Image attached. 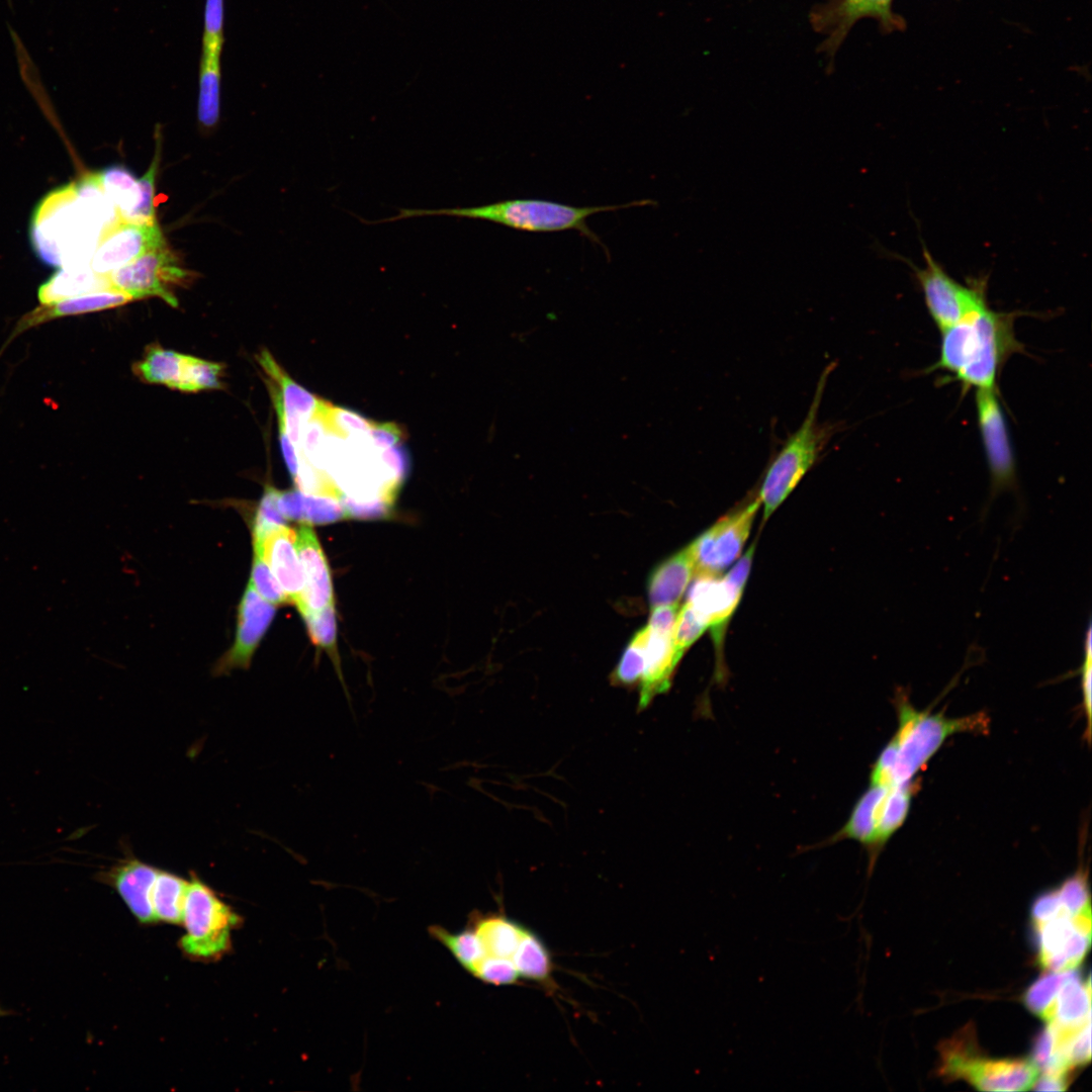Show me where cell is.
<instances>
[{"label": "cell", "instance_id": "obj_1", "mask_svg": "<svg viewBox=\"0 0 1092 1092\" xmlns=\"http://www.w3.org/2000/svg\"><path fill=\"white\" fill-rule=\"evenodd\" d=\"M1015 316L987 303L941 331L939 357L928 371L948 373L964 390L996 389L1003 364L1022 350L1013 329Z\"/></svg>", "mask_w": 1092, "mask_h": 1092}, {"label": "cell", "instance_id": "obj_2", "mask_svg": "<svg viewBox=\"0 0 1092 1092\" xmlns=\"http://www.w3.org/2000/svg\"><path fill=\"white\" fill-rule=\"evenodd\" d=\"M105 197L96 173L47 195L36 207L30 228L32 247L38 258L59 268L90 264L89 252L95 251L91 245L92 233Z\"/></svg>", "mask_w": 1092, "mask_h": 1092}, {"label": "cell", "instance_id": "obj_3", "mask_svg": "<svg viewBox=\"0 0 1092 1092\" xmlns=\"http://www.w3.org/2000/svg\"><path fill=\"white\" fill-rule=\"evenodd\" d=\"M895 705L898 728L873 766L871 785L897 786L910 782L950 736L986 733L989 728V719L983 712L949 718L943 713L917 710L903 690H898Z\"/></svg>", "mask_w": 1092, "mask_h": 1092}, {"label": "cell", "instance_id": "obj_4", "mask_svg": "<svg viewBox=\"0 0 1092 1092\" xmlns=\"http://www.w3.org/2000/svg\"><path fill=\"white\" fill-rule=\"evenodd\" d=\"M654 203V201L644 199L618 205L573 206L545 199L516 198L470 207L400 208L396 215L373 221L363 220V223L376 224L418 216L446 215L487 220L510 229L530 233L577 231L608 252L607 247L602 243L598 235L587 225L586 219L590 215L600 212L616 211L622 208Z\"/></svg>", "mask_w": 1092, "mask_h": 1092}, {"label": "cell", "instance_id": "obj_5", "mask_svg": "<svg viewBox=\"0 0 1092 1092\" xmlns=\"http://www.w3.org/2000/svg\"><path fill=\"white\" fill-rule=\"evenodd\" d=\"M833 367V364H829L821 373L801 426L786 439L768 464L758 492L763 521L771 516L813 467L839 429L837 424L818 420L823 393Z\"/></svg>", "mask_w": 1092, "mask_h": 1092}, {"label": "cell", "instance_id": "obj_6", "mask_svg": "<svg viewBox=\"0 0 1092 1092\" xmlns=\"http://www.w3.org/2000/svg\"><path fill=\"white\" fill-rule=\"evenodd\" d=\"M939 1076L964 1080L981 1091H1026L1038 1077L1031 1060L990 1059L977 1042L974 1027L965 1026L939 1046Z\"/></svg>", "mask_w": 1092, "mask_h": 1092}, {"label": "cell", "instance_id": "obj_7", "mask_svg": "<svg viewBox=\"0 0 1092 1092\" xmlns=\"http://www.w3.org/2000/svg\"><path fill=\"white\" fill-rule=\"evenodd\" d=\"M917 786L914 780L897 786L871 785L833 839L860 842L873 864L883 846L906 821Z\"/></svg>", "mask_w": 1092, "mask_h": 1092}, {"label": "cell", "instance_id": "obj_8", "mask_svg": "<svg viewBox=\"0 0 1092 1092\" xmlns=\"http://www.w3.org/2000/svg\"><path fill=\"white\" fill-rule=\"evenodd\" d=\"M180 947L198 960L217 959L231 947V932L241 918L196 877L188 882Z\"/></svg>", "mask_w": 1092, "mask_h": 1092}, {"label": "cell", "instance_id": "obj_9", "mask_svg": "<svg viewBox=\"0 0 1092 1092\" xmlns=\"http://www.w3.org/2000/svg\"><path fill=\"white\" fill-rule=\"evenodd\" d=\"M923 266L901 257L913 271L923 293L928 312L940 331L988 303L987 277L969 278L962 283L952 278L923 245Z\"/></svg>", "mask_w": 1092, "mask_h": 1092}, {"label": "cell", "instance_id": "obj_10", "mask_svg": "<svg viewBox=\"0 0 1092 1092\" xmlns=\"http://www.w3.org/2000/svg\"><path fill=\"white\" fill-rule=\"evenodd\" d=\"M759 507L758 494L750 496L689 545L695 576H719L739 557Z\"/></svg>", "mask_w": 1092, "mask_h": 1092}, {"label": "cell", "instance_id": "obj_11", "mask_svg": "<svg viewBox=\"0 0 1092 1092\" xmlns=\"http://www.w3.org/2000/svg\"><path fill=\"white\" fill-rule=\"evenodd\" d=\"M755 545L723 577L696 576L686 603L711 629L716 649L720 652L727 624L735 612L744 590L753 559Z\"/></svg>", "mask_w": 1092, "mask_h": 1092}, {"label": "cell", "instance_id": "obj_12", "mask_svg": "<svg viewBox=\"0 0 1092 1092\" xmlns=\"http://www.w3.org/2000/svg\"><path fill=\"white\" fill-rule=\"evenodd\" d=\"M190 276L164 245L149 250L105 277L110 289L122 291L132 299L157 296L177 307L178 299L172 287L185 283Z\"/></svg>", "mask_w": 1092, "mask_h": 1092}, {"label": "cell", "instance_id": "obj_13", "mask_svg": "<svg viewBox=\"0 0 1092 1092\" xmlns=\"http://www.w3.org/2000/svg\"><path fill=\"white\" fill-rule=\"evenodd\" d=\"M976 410L991 477V503L1001 491L1017 488L1015 459L997 389H977Z\"/></svg>", "mask_w": 1092, "mask_h": 1092}, {"label": "cell", "instance_id": "obj_14", "mask_svg": "<svg viewBox=\"0 0 1092 1092\" xmlns=\"http://www.w3.org/2000/svg\"><path fill=\"white\" fill-rule=\"evenodd\" d=\"M1038 964L1049 972L1075 970L1091 944V912L1063 913L1034 929Z\"/></svg>", "mask_w": 1092, "mask_h": 1092}, {"label": "cell", "instance_id": "obj_15", "mask_svg": "<svg viewBox=\"0 0 1092 1092\" xmlns=\"http://www.w3.org/2000/svg\"><path fill=\"white\" fill-rule=\"evenodd\" d=\"M164 245L157 221L134 222L114 216L100 234L90 266L97 274L106 276L149 250Z\"/></svg>", "mask_w": 1092, "mask_h": 1092}, {"label": "cell", "instance_id": "obj_16", "mask_svg": "<svg viewBox=\"0 0 1092 1092\" xmlns=\"http://www.w3.org/2000/svg\"><path fill=\"white\" fill-rule=\"evenodd\" d=\"M256 360L269 378L267 386L278 423L284 426L290 441L297 447L303 423L320 411L325 400L296 383L267 349L261 350Z\"/></svg>", "mask_w": 1092, "mask_h": 1092}, {"label": "cell", "instance_id": "obj_17", "mask_svg": "<svg viewBox=\"0 0 1092 1092\" xmlns=\"http://www.w3.org/2000/svg\"><path fill=\"white\" fill-rule=\"evenodd\" d=\"M275 606L256 593L248 584L238 613L235 643L215 665L216 675L226 674L236 668H248L252 656L275 616Z\"/></svg>", "mask_w": 1092, "mask_h": 1092}, {"label": "cell", "instance_id": "obj_18", "mask_svg": "<svg viewBox=\"0 0 1092 1092\" xmlns=\"http://www.w3.org/2000/svg\"><path fill=\"white\" fill-rule=\"evenodd\" d=\"M294 541L295 532L285 525L270 530L260 540H253V545L301 615L305 612L304 576Z\"/></svg>", "mask_w": 1092, "mask_h": 1092}, {"label": "cell", "instance_id": "obj_19", "mask_svg": "<svg viewBox=\"0 0 1092 1092\" xmlns=\"http://www.w3.org/2000/svg\"><path fill=\"white\" fill-rule=\"evenodd\" d=\"M892 1L835 0L817 9L813 15V23L818 29H825L830 33L824 50L833 54L852 24L861 17H876L888 30L903 27V20L891 10Z\"/></svg>", "mask_w": 1092, "mask_h": 1092}, {"label": "cell", "instance_id": "obj_20", "mask_svg": "<svg viewBox=\"0 0 1092 1092\" xmlns=\"http://www.w3.org/2000/svg\"><path fill=\"white\" fill-rule=\"evenodd\" d=\"M641 632L643 670L638 682L640 711L670 688L672 674L681 658L673 644V631H659L646 625Z\"/></svg>", "mask_w": 1092, "mask_h": 1092}, {"label": "cell", "instance_id": "obj_21", "mask_svg": "<svg viewBox=\"0 0 1092 1092\" xmlns=\"http://www.w3.org/2000/svg\"><path fill=\"white\" fill-rule=\"evenodd\" d=\"M159 870L136 858H125L99 872L96 880L110 886L141 923L156 922L151 893Z\"/></svg>", "mask_w": 1092, "mask_h": 1092}, {"label": "cell", "instance_id": "obj_22", "mask_svg": "<svg viewBox=\"0 0 1092 1092\" xmlns=\"http://www.w3.org/2000/svg\"><path fill=\"white\" fill-rule=\"evenodd\" d=\"M294 545L304 576V613L322 611L334 604L333 583L327 558L310 525H300Z\"/></svg>", "mask_w": 1092, "mask_h": 1092}, {"label": "cell", "instance_id": "obj_23", "mask_svg": "<svg viewBox=\"0 0 1092 1092\" xmlns=\"http://www.w3.org/2000/svg\"><path fill=\"white\" fill-rule=\"evenodd\" d=\"M133 300L128 294L116 289H102L63 299L31 310L17 323L11 338L17 334L53 318L98 311L123 305Z\"/></svg>", "mask_w": 1092, "mask_h": 1092}, {"label": "cell", "instance_id": "obj_24", "mask_svg": "<svg viewBox=\"0 0 1092 1092\" xmlns=\"http://www.w3.org/2000/svg\"><path fill=\"white\" fill-rule=\"evenodd\" d=\"M694 576V561L687 546L662 561L651 572L647 584L650 608L678 605Z\"/></svg>", "mask_w": 1092, "mask_h": 1092}, {"label": "cell", "instance_id": "obj_25", "mask_svg": "<svg viewBox=\"0 0 1092 1092\" xmlns=\"http://www.w3.org/2000/svg\"><path fill=\"white\" fill-rule=\"evenodd\" d=\"M466 925L474 931L478 938L483 953L482 959L512 960L527 929L520 922L504 914L481 913L479 911L469 914Z\"/></svg>", "mask_w": 1092, "mask_h": 1092}, {"label": "cell", "instance_id": "obj_26", "mask_svg": "<svg viewBox=\"0 0 1092 1092\" xmlns=\"http://www.w3.org/2000/svg\"><path fill=\"white\" fill-rule=\"evenodd\" d=\"M1091 1022V982L1077 972L1063 985L1057 997L1053 1019L1048 1022L1065 1033H1075Z\"/></svg>", "mask_w": 1092, "mask_h": 1092}, {"label": "cell", "instance_id": "obj_27", "mask_svg": "<svg viewBox=\"0 0 1092 1092\" xmlns=\"http://www.w3.org/2000/svg\"><path fill=\"white\" fill-rule=\"evenodd\" d=\"M110 289L105 276L97 274L90 264L61 267L38 288L41 304H50L80 294Z\"/></svg>", "mask_w": 1092, "mask_h": 1092}, {"label": "cell", "instance_id": "obj_28", "mask_svg": "<svg viewBox=\"0 0 1092 1092\" xmlns=\"http://www.w3.org/2000/svg\"><path fill=\"white\" fill-rule=\"evenodd\" d=\"M277 506L286 520L298 521L310 526L330 524L347 518L339 499L304 494L299 489L279 490Z\"/></svg>", "mask_w": 1092, "mask_h": 1092}, {"label": "cell", "instance_id": "obj_29", "mask_svg": "<svg viewBox=\"0 0 1092 1092\" xmlns=\"http://www.w3.org/2000/svg\"><path fill=\"white\" fill-rule=\"evenodd\" d=\"M96 174L103 193L113 204L114 216L129 220L142 198L139 179L123 165H111Z\"/></svg>", "mask_w": 1092, "mask_h": 1092}, {"label": "cell", "instance_id": "obj_30", "mask_svg": "<svg viewBox=\"0 0 1092 1092\" xmlns=\"http://www.w3.org/2000/svg\"><path fill=\"white\" fill-rule=\"evenodd\" d=\"M187 356L152 344L144 358L133 364L132 370L145 382L164 384L178 390Z\"/></svg>", "mask_w": 1092, "mask_h": 1092}, {"label": "cell", "instance_id": "obj_31", "mask_svg": "<svg viewBox=\"0 0 1092 1092\" xmlns=\"http://www.w3.org/2000/svg\"><path fill=\"white\" fill-rule=\"evenodd\" d=\"M187 886V881L172 873L158 872L151 893L156 922H182Z\"/></svg>", "mask_w": 1092, "mask_h": 1092}, {"label": "cell", "instance_id": "obj_32", "mask_svg": "<svg viewBox=\"0 0 1092 1092\" xmlns=\"http://www.w3.org/2000/svg\"><path fill=\"white\" fill-rule=\"evenodd\" d=\"M511 961L520 978L550 983L553 970L550 951L533 930L526 929Z\"/></svg>", "mask_w": 1092, "mask_h": 1092}, {"label": "cell", "instance_id": "obj_33", "mask_svg": "<svg viewBox=\"0 0 1092 1092\" xmlns=\"http://www.w3.org/2000/svg\"><path fill=\"white\" fill-rule=\"evenodd\" d=\"M220 55L201 53L197 115L205 127H212L219 118Z\"/></svg>", "mask_w": 1092, "mask_h": 1092}, {"label": "cell", "instance_id": "obj_34", "mask_svg": "<svg viewBox=\"0 0 1092 1092\" xmlns=\"http://www.w3.org/2000/svg\"><path fill=\"white\" fill-rule=\"evenodd\" d=\"M1074 971L1050 972L1037 979L1023 995L1026 1008L1046 1023L1050 1022L1059 992Z\"/></svg>", "mask_w": 1092, "mask_h": 1092}, {"label": "cell", "instance_id": "obj_35", "mask_svg": "<svg viewBox=\"0 0 1092 1092\" xmlns=\"http://www.w3.org/2000/svg\"><path fill=\"white\" fill-rule=\"evenodd\" d=\"M312 642L324 648L334 660L337 672L342 678L336 644V615L334 604L318 612H306L301 615Z\"/></svg>", "mask_w": 1092, "mask_h": 1092}, {"label": "cell", "instance_id": "obj_36", "mask_svg": "<svg viewBox=\"0 0 1092 1092\" xmlns=\"http://www.w3.org/2000/svg\"><path fill=\"white\" fill-rule=\"evenodd\" d=\"M224 366L188 355L178 390L196 392L221 387Z\"/></svg>", "mask_w": 1092, "mask_h": 1092}, {"label": "cell", "instance_id": "obj_37", "mask_svg": "<svg viewBox=\"0 0 1092 1092\" xmlns=\"http://www.w3.org/2000/svg\"><path fill=\"white\" fill-rule=\"evenodd\" d=\"M328 433L339 437L367 435L375 422L347 408L325 402L322 410Z\"/></svg>", "mask_w": 1092, "mask_h": 1092}, {"label": "cell", "instance_id": "obj_38", "mask_svg": "<svg viewBox=\"0 0 1092 1092\" xmlns=\"http://www.w3.org/2000/svg\"><path fill=\"white\" fill-rule=\"evenodd\" d=\"M293 481L298 489L306 494L328 496L339 500L344 494L332 480V477L300 456L298 457V469Z\"/></svg>", "mask_w": 1092, "mask_h": 1092}, {"label": "cell", "instance_id": "obj_39", "mask_svg": "<svg viewBox=\"0 0 1092 1092\" xmlns=\"http://www.w3.org/2000/svg\"><path fill=\"white\" fill-rule=\"evenodd\" d=\"M643 670L642 632L638 630L624 650L611 679L614 685L630 687L638 685Z\"/></svg>", "mask_w": 1092, "mask_h": 1092}, {"label": "cell", "instance_id": "obj_40", "mask_svg": "<svg viewBox=\"0 0 1092 1092\" xmlns=\"http://www.w3.org/2000/svg\"><path fill=\"white\" fill-rule=\"evenodd\" d=\"M1063 909L1070 916L1091 912L1087 875L1079 871L1057 889Z\"/></svg>", "mask_w": 1092, "mask_h": 1092}, {"label": "cell", "instance_id": "obj_41", "mask_svg": "<svg viewBox=\"0 0 1092 1092\" xmlns=\"http://www.w3.org/2000/svg\"><path fill=\"white\" fill-rule=\"evenodd\" d=\"M250 581L268 603L274 606L290 603L272 570L255 549Z\"/></svg>", "mask_w": 1092, "mask_h": 1092}, {"label": "cell", "instance_id": "obj_42", "mask_svg": "<svg viewBox=\"0 0 1092 1092\" xmlns=\"http://www.w3.org/2000/svg\"><path fill=\"white\" fill-rule=\"evenodd\" d=\"M707 629V624L685 603L677 613L673 630V644L678 655L682 657Z\"/></svg>", "mask_w": 1092, "mask_h": 1092}, {"label": "cell", "instance_id": "obj_43", "mask_svg": "<svg viewBox=\"0 0 1092 1092\" xmlns=\"http://www.w3.org/2000/svg\"><path fill=\"white\" fill-rule=\"evenodd\" d=\"M278 494L279 490L273 486L265 487L253 523V540H260L270 530L286 525V519L278 510Z\"/></svg>", "mask_w": 1092, "mask_h": 1092}, {"label": "cell", "instance_id": "obj_44", "mask_svg": "<svg viewBox=\"0 0 1092 1092\" xmlns=\"http://www.w3.org/2000/svg\"><path fill=\"white\" fill-rule=\"evenodd\" d=\"M485 984L506 986L517 984L520 976L511 960L484 958L469 973Z\"/></svg>", "mask_w": 1092, "mask_h": 1092}, {"label": "cell", "instance_id": "obj_45", "mask_svg": "<svg viewBox=\"0 0 1092 1092\" xmlns=\"http://www.w3.org/2000/svg\"><path fill=\"white\" fill-rule=\"evenodd\" d=\"M223 41V0H206L202 52L221 54Z\"/></svg>", "mask_w": 1092, "mask_h": 1092}, {"label": "cell", "instance_id": "obj_46", "mask_svg": "<svg viewBox=\"0 0 1092 1092\" xmlns=\"http://www.w3.org/2000/svg\"><path fill=\"white\" fill-rule=\"evenodd\" d=\"M159 161H160V144H159V142H157L156 153H155V157H154V159L152 161V164L149 167L148 171L141 178H139V183H140V188H141V193H142L141 202H140L139 206L136 207V209L131 214L128 221H134V222H154V221H157L156 216H155L154 196H155V179H156V174H157L158 167H159Z\"/></svg>", "mask_w": 1092, "mask_h": 1092}, {"label": "cell", "instance_id": "obj_47", "mask_svg": "<svg viewBox=\"0 0 1092 1092\" xmlns=\"http://www.w3.org/2000/svg\"><path fill=\"white\" fill-rule=\"evenodd\" d=\"M378 453L381 462L393 479L401 485L411 467L410 454L404 444L399 442Z\"/></svg>", "mask_w": 1092, "mask_h": 1092}, {"label": "cell", "instance_id": "obj_48", "mask_svg": "<svg viewBox=\"0 0 1092 1092\" xmlns=\"http://www.w3.org/2000/svg\"><path fill=\"white\" fill-rule=\"evenodd\" d=\"M1091 1022L1075 1033L1067 1042L1065 1058L1072 1069L1084 1066L1091 1060Z\"/></svg>", "mask_w": 1092, "mask_h": 1092}, {"label": "cell", "instance_id": "obj_49", "mask_svg": "<svg viewBox=\"0 0 1092 1092\" xmlns=\"http://www.w3.org/2000/svg\"><path fill=\"white\" fill-rule=\"evenodd\" d=\"M1063 913L1066 912L1062 907L1057 889L1041 894L1034 900L1031 907L1033 928L1039 927Z\"/></svg>", "mask_w": 1092, "mask_h": 1092}, {"label": "cell", "instance_id": "obj_50", "mask_svg": "<svg viewBox=\"0 0 1092 1092\" xmlns=\"http://www.w3.org/2000/svg\"><path fill=\"white\" fill-rule=\"evenodd\" d=\"M1091 624L1088 625L1085 640H1084V659L1080 667L1081 674V689L1083 696L1084 712L1087 718V737H1090L1091 730V673H1092V661H1091Z\"/></svg>", "mask_w": 1092, "mask_h": 1092}, {"label": "cell", "instance_id": "obj_51", "mask_svg": "<svg viewBox=\"0 0 1092 1092\" xmlns=\"http://www.w3.org/2000/svg\"><path fill=\"white\" fill-rule=\"evenodd\" d=\"M403 431L394 423H376L368 433L371 445L378 451L402 441Z\"/></svg>", "mask_w": 1092, "mask_h": 1092}, {"label": "cell", "instance_id": "obj_52", "mask_svg": "<svg viewBox=\"0 0 1092 1092\" xmlns=\"http://www.w3.org/2000/svg\"><path fill=\"white\" fill-rule=\"evenodd\" d=\"M1071 1075L1061 1073H1042L1037 1077L1032 1088L1036 1091H1065L1070 1083Z\"/></svg>", "mask_w": 1092, "mask_h": 1092}, {"label": "cell", "instance_id": "obj_53", "mask_svg": "<svg viewBox=\"0 0 1092 1092\" xmlns=\"http://www.w3.org/2000/svg\"><path fill=\"white\" fill-rule=\"evenodd\" d=\"M14 1014L13 1011L8 1010L0 1005V1017H5Z\"/></svg>", "mask_w": 1092, "mask_h": 1092}]
</instances>
